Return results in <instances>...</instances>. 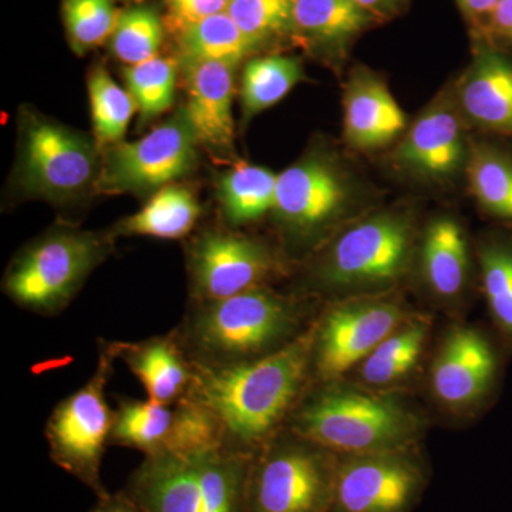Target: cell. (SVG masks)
Masks as SVG:
<instances>
[{"instance_id": "obj_23", "label": "cell", "mask_w": 512, "mask_h": 512, "mask_svg": "<svg viewBox=\"0 0 512 512\" xmlns=\"http://www.w3.org/2000/svg\"><path fill=\"white\" fill-rule=\"evenodd\" d=\"M464 183L485 217L512 227L510 140L473 133Z\"/></svg>"}, {"instance_id": "obj_17", "label": "cell", "mask_w": 512, "mask_h": 512, "mask_svg": "<svg viewBox=\"0 0 512 512\" xmlns=\"http://www.w3.org/2000/svg\"><path fill=\"white\" fill-rule=\"evenodd\" d=\"M470 40V63L453 79L458 106L473 133L511 141V53L481 39Z\"/></svg>"}, {"instance_id": "obj_11", "label": "cell", "mask_w": 512, "mask_h": 512, "mask_svg": "<svg viewBox=\"0 0 512 512\" xmlns=\"http://www.w3.org/2000/svg\"><path fill=\"white\" fill-rule=\"evenodd\" d=\"M338 460L302 437L266 444L249 466L248 512H329Z\"/></svg>"}, {"instance_id": "obj_39", "label": "cell", "mask_w": 512, "mask_h": 512, "mask_svg": "<svg viewBox=\"0 0 512 512\" xmlns=\"http://www.w3.org/2000/svg\"><path fill=\"white\" fill-rule=\"evenodd\" d=\"M355 2L376 16L383 25L402 18L412 5V0H355Z\"/></svg>"}, {"instance_id": "obj_37", "label": "cell", "mask_w": 512, "mask_h": 512, "mask_svg": "<svg viewBox=\"0 0 512 512\" xmlns=\"http://www.w3.org/2000/svg\"><path fill=\"white\" fill-rule=\"evenodd\" d=\"M470 39H481L497 49L512 52V0H501L485 22L484 28Z\"/></svg>"}, {"instance_id": "obj_31", "label": "cell", "mask_w": 512, "mask_h": 512, "mask_svg": "<svg viewBox=\"0 0 512 512\" xmlns=\"http://www.w3.org/2000/svg\"><path fill=\"white\" fill-rule=\"evenodd\" d=\"M225 448L224 430L211 410L190 393L174 403V420L163 454L195 456Z\"/></svg>"}, {"instance_id": "obj_28", "label": "cell", "mask_w": 512, "mask_h": 512, "mask_svg": "<svg viewBox=\"0 0 512 512\" xmlns=\"http://www.w3.org/2000/svg\"><path fill=\"white\" fill-rule=\"evenodd\" d=\"M485 301L498 332L512 348V234L493 232L477 248Z\"/></svg>"}, {"instance_id": "obj_29", "label": "cell", "mask_w": 512, "mask_h": 512, "mask_svg": "<svg viewBox=\"0 0 512 512\" xmlns=\"http://www.w3.org/2000/svg\"><path fill=\"white\" fill-rule=\"evenodd\" d=\"M174 420V404L154 400H121L114 412L111 443L134 448L146 457L160 456L170 436Z\"/></svg>"}, {"instance_id": "obj_15", "label": "cell", "mask_w": 512, "mask_h": 512, "mask_svg": "<svg viewBox=\"0 0 512 512\" xmlns=\"http://www.w3.org/2000/svg\"><path fill=\"white\" fill-rule=\"evenodd\" d=\"M406 318L402 306L383 299L340 303L326 313L315 330L312 365L323 380L338 379L363 363Z\"/></svg>"}, {"instance_id": "obj_16", "label": "cell", "mask_w": 512, "mask_h": 512, "mask_svg": "<svg viewBox=\"0 0 512 512\" xmlns=\"http://www.w3.org/2000/svg\"><path fill=\"white\" fill-rule=\"evenodd\" d=\"M342 107V140L349 153H387L410 124L386 79L365 64L357 63L348 69Z\"/></svg>"}, {"instance_id": "obj_19", "label": "cell", "mask_w": 512, "mask_h": 512, "mask_svg": "<svg viewBox=\"0 0 512 512\" xmlns=\"http://www.w3.org/2000/svg\"><path fill=\"white\" fill-rule=\"evenodd\" d=\"M500 370L494 343L480 330L458 328L448 335L434 362L431 383L441 403L473 407L493 393Z\"/></svg>"}, {"instance_id": "obj_30", "label": "cell", "mask_w": 512, "mask_h": 512, "mask_svg": "<svg viewBox=\"0 0 512 512\" xmlns=\"http://www.w3.org/2000/svg\"><path fill=\"white\" fill-rule=\"evenodd\" d=\"M94 140L100 150L124 141L128 124L137 111L136 101L127 89L114 82L101 64L87 77Z\"/></svg>"}, {"instance_id": "obj_5", "label": "cell", "mask_w": 512, "mask_h": 512, "mask_svg": "<svg viewBox=\"0 0 512 512\" xmlns=\"http://www.w3.org/2000/svg\"><path fill=\"white\" fill-rule=\"evenodd\" d=\"M251 461L228 448L187 457H146L126 491L147 512H248Z\"/></svg>"}, {"instance_id": "obj_6", "label": "cell", "mask_w": 512, "mask_h": 512, "mask_svg": "<svg viewBox=\"0 0 512 512\" xmlns=\"http://www.w3.org/2000/svg\"><path fill=\"white\" fill-rule=\"evenodd\" d=\"M18 136L12 185L20 197L67 205L97 194L103 153L94 138L32 107L19 111Z\"/></svg>"}, {"instance_id": "obj_40", "label": "cell", "mask_w": 512, "mask_h": 512, "mask_svg": "<svg viewBox=\"0 0 512 512\" xmlns=\"http://www.w3.org/2000/svg\"><path fill=\"white\" fill-rule=\"evenodd\" d=\"M90 512H147L127 493L126 490L97 498V503Z\"/></svg>"}, {"instance_id": "obj_1", "label": "cell", "mask_w": 512, "mask_h": 512, "mask_svg": "<svg viewBox=\"0 0 512 512\" xmlns=\"http://www.w3.org/2000/svg\"><path fill=\"white\" fill-rule=\"evenodd\" d=\"M315 332L274 353L224 366L194 365L190 393L220 421L225 448L254 457L268 444L301 393L312 365Z\"/></svg>"}, {"instance_id": "obj_22", "label": "cell", "mask_w": 512, "mask_h": 512, "mask_svg": "<svg viewBox=\"0 0 512 512\" xmlns=\"http://www.w3.org/2000/svg\"><path fill=\"white\" fill-rule=\"evenodd\" d=\"M123 360L146 387L148 399L174 404L190 392L194 365L177 336H156L136 343L114 342Z\"/></svg>"}, {"instance_id": "obj_9", "label": "cell", "mask_w": 512, "mask_h": 512, "mask_svg": "<svg viewBox=\"0 0 512 512\" xmlns=\"http://www.w3.org/2000/svg\"><path fill=\"white\" fill-rule=\"evenodd\" d=\"M471 137L473 131L461 113L450 80L384 153V165L406 184L450 191L466 180Z\"/></svg>"}, {"instance_id": "obj_7", "label": "cell", "mask_w": 512, "mask_h": 512, "mask_svg": "<svg viewBox=\"0 0 512 512\" xmlns=\"http://www.w3.org/2000/svg\"><path fill=\"white\" fill-rule=\"evenodd\" d=\"M116 235L72 227L50 229L13 259L3 291L28 311L62 312L113 251Z\"/></svg>"}, {"instance_id": "obj_25", "label": "cell", "mask_w": 512, "mask_h": 512, "mask_svg": "<svg viewBox=\"0 0 512 512\" xmlns=\"http://www.w3.org/2000/svg\"><path fill=\"white\" fill-rule=\"evenodd\" d=\"M261 52V46L245 35L227 12L178 30L181 62H217L237 69L239 64Z\"/></svg>"}, {"instance_id": "obj_10", "label": "cell", "mask_w": 512, "mask_h": 512, "mask_svg": "<svg viewBox=\"0 0 512 512\" xmlns=\"http://www.w3.org/2000/svg\"><path fill=\"white\" fill-rule=\"evenodd\" d=\"M116 360L114 342L106 343L89 382L57 404L46 424L53 463L86 485L97 498L110 494L101 480V463L114 424L106 387Z\"/></svg>"}, {"instance_id": "obj_2", "label": "cell", "mask_w": 512, "mask_h": 512, "mask_svg": "<svg viewBox=\"0 0 512 512\" xmlns=\"http://www.w3.org/2000/svg\"><path fill=\"white\" fill-rule=\"evenodd\" d=\"M382 191L349 158V151L316 137L278 174L274 217L292 247L325 245L336 232L377 208Z\"/></svg>"}, {"instance_id": "obj_27", "label": "cell", "mask_w": 512, "mask_h": 512, "mask_svg": "<svg viewBox=\"0 0 512 512\" xmlns=\"http://www.w3.org/2000/svg\"><path fill=\"white\" fill-rule=\"evenodd\" d=\"M303 80L305 70L298 57L271 53L247 60L239 89L244 121L284 100Z\"/></svg>"}, {"instance_id": "obj_4", "label": "cell", "mask_w": 512, "mask_h": 512, "mask_svg": "<svg viewBox=\"0 0 512 512\" xmlns=\"http://www.w3.org/2000/svg\"><path fill=\"white\" fill-rule=\"evenodd\" d=\"M417 238L414 205L377 207L326 242L312 265L313 284L335 292L389 288L410 271Z\"/></svg>"}, {"instance_id": "obj_20", "label": "cell", "mask_w": 512, "mask_h": 512, "mask_svg": "<svg viewBox=\"0 0 512 512\" xmlns=\"http://www.w3.org/2000/svg\"><path fill=\"white\" fill-rule=\"evenodd\" d=\"M188 119L198 143L218 156L235 153L234 67L217 62H181Z\"/></svg>"}, {"instance_id": "obj_13", "label": "cell", "mask_w": 512, "mask_h": 512, "mask_svg": "<svg viewBox=\"0 0 512 512\" xmlns=\"http://www.w3.org/2000/svg\"><path fill=\"white\" fill-rule=\"evenodd\" d=\"M426 468L407 448L340 457L329 512H410Z\"/></svg>"}, {"instance_id": "obj_14", "label": "cell", "mask_w": 512, "mask_h": 512, "mask_svg": "<svg viewBox=\"0 0 512 512\" xmlns=\"http://www.w3.org/2000/svg\"><path fill=\"white\" fill-rule=\"evenodd\" d=\"M188 271L195 302L218 301L264 286L284 272V261L261 239L208 231L192 242Z\"/></svg>"}, {"instance_id": "obj_35", "label": "cell", "mask_w": 512, "mask_h": 512, "mask_svg": "<svg viewBox=\"0 0 512 512\" xmlns=\"http://www.w3.org/2000/svg\"><path fill=\"white\" fill-rule=\"evenodd\" d=\"M164 40V26L156 9L137 6L120 12L110 39L111 53L127 66L158 56Z\"/></svg>"}, {"instance_id": "obj_36", "label": "cell", "mask_w": 512, "mask_h": 512, "mask_svg": "<svg viewBox=\"0 0 512 512\" xmlns=\"http://www.w3.org/2000/svg\"><path fill=\"white\" fill-rule=\"evenodd\" d=\"M62 13L67 39L77 55L110 40L120 16L111 0H62Z\"/></svg>"}, {"instance_id": "obj_18", "label": "cell", "mask_w": 512, "mask_h": 512, "mask_svg": "<svg viewBox=\"0 0 512 512\" xmlns=\"http://www.w3.org/2000/svg\"><path fill=\"white\" fill-rule=\"evenodd\" d=\"M382 25L355 0H293L295 45L339 76L360 37Z\"/></svg>"}, {"instance_id": "obj_26", "label": "cell", "mask_w": 512, "mask_h": 512, "mask_svg": "<svg viewBox=\"0 0 512 512\" xmlns=\"http://www.w3.org/2000/svg\"><path fill=\"white\" fill-rule=\"evenodd\" d=\"M278 174L261 165L239 163L217 183L218 204L225 220L235 227L252 224L272 214Z\"/></svg>"}, {"instance_id": "obj_38", "label": "cell", "mask_w": 512, "mask_h": 512, "mask_svg": "<svg viewBox=\"0 0 512 512\" xmlns=\"http://www.w3.org/2000/svg\"><path fill=\"white\" fill-rule=\"evenodd\" d=\"M454 2L466 23L468 35L473 36L484 28L485 22L501 0H454Z\"/></svg>"}, {"instance_id": "obj_41", "label": "cell", "mask_w": 512, "mask_h": 512, "mask_svg": "<svg viewBox=\"0 0 512 512\" xmlns=\"http://www.w3.org/2000/svg\"><path fill=\"white\" fill-rule=\"evenodd\" d=\"M181 2H184V0H167L168 8L173 9L175 6L180 5Z\"/></svg>"}, {"instance_id": "obj_8", "label": "cell", "mask_w": 512, "mask_h": 512, "mask_svg": "<svg viewBox=\"0 0 512 512\" xmlns=\"http://www.w3.org/2000/svg\"><path fill=\"white\" fill-rule=\"evenodd\" d=\"M293 429L316 446L349 456L407 448L420 421L389 397L329 389L303 404Z\"/></svg>"}, {"instance_id": "obj_32", "label": "cell", "mask_w": 512, "mask_h": 512, "mask_svg": "<svg viewBox=\"0 0 512 512\" xmlns=\"http://www.w3.org/2000/svg\"><path fill=\"white\" fill-rule=\"evenodd\" d=\"M178 63L170 57H154L123 69L126 89L136 101L141 123L157 119L173 107Z\"/></svg>"}, {"instance_id": "obj_34", "label": "cell", "mask_w": 512, "mask_h": 512, "mask_svg": "<svg viewBox=\"0 0 512 512\" xmlns=\"http://www.w3.org/2000/svg\"><path fill=\"white\" fill-rule=\"evenodd\" d=\"M225 12L262 50L295 43L293 0H229Z\"/></svg>"}, {"instance_id": "obj_24", "label": "cell", "mask_w": 512, "mask_h": 512, "mask_svg": "<svg viewBox=\"0 0 512 512\" xmlns=\"http://www.w3.org/2000/svg\"><path fill=\"white\" fill-rule=\"evenodd\" d=\"M201 205L190 188L171 184L151 194L140 211L121 220L113 229L119 235L181 239L197 225Z\"/></svg>"}, {"instance_id": "obj_33", "label": "cell", "mask_w": 512, "mask_h": 512, "mask_svg": "<svg viewBox=\"0 0 512 512\" xmlns=\"http://www.w3.org/2000/svg\"><path fill=\"white\" fill-rule=\"evenodd\" d=\"M427 326L407 323L383 340L362 363V377L367 383L383 386L406 376L416 365L426 340Z\"/></svg>"}, {"instance_id": "obj_21", "label": "cell", "mask_w": 512, "mask_h": 512, "mask_svg": "<svg viewBox=\"0 0 512 512\" xmlns=\"http://www.w3.org/2000/svg\"><path fill=\"white\" fill-rule=\"evenodd\" d=\"M419 264L424 284L437 298L453 301L466 291L471 275L466 229L453 214H439L420 235Z\"/></svg>"}, {"instance_id": "obj_3", "label": "cell", "mask_w": 512, "mask_h": 512, "mask_svg": "<svg viewBox=\"0 0 512 512\" xmlns=\"http://www.w3.org/2000/svg\"><path fill=\"white\" fill-rule=\"evenodd\" d=\"M298 318L292 299L259 286L197 302L177 339L195 365H234L284 348L293 340Z\"/></svg>"}, {"instance_id": "obj_12", "label": "cell", "mask_w": 512, "mask_h": 512, "mask_svg": "<svg viewBox=\"0 0 512 512\" xmlns=\"http://www.w3.org/2000/svg\"><path fill=\"white\" fill-rule=\"evenodd\" d=\"M198 146L183 107L146 136L101 151L97 194L148 195L174 184L194 171Z\"/></svg>"}]
</instances>
